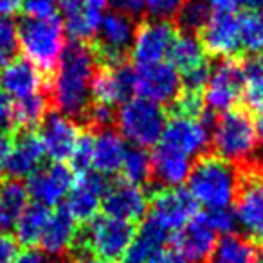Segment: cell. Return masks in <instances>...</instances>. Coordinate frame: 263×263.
Listing matches in <instances>:
<instances>
[{"label": "cell", "mask_w": 263, "mask_h": 263, "mask_svg": "<svg viewBox=\"0 0 263 263\" xmlns=\"http://www.w3.org/2000/svg\"><path fill=\"white\" fill-rule=\"evenodd\" d=\"M0 88L20 101L45 90V78L26 58H15L0 70Z\"/></svg>", "instance_id": "cell-22"}, {"label": "cell", "mask_w": 263, "mask_h": 263, "mask_svg": "<svg viewBox=\"0 0 263 263\" xmlns=\"http://www.w3.org/2000/svg\"><path fill=\"white\" fill-rule=\"evenodd\" d=\"M29 200V193L22 180L6 179L0 182V233H9L15 229L16 222Z\"/></svg>", "instance_id": "cell-29"}, {"label": "cell", "mask_w": 263, "mask_h": 263, "mask_svg": "<svg viewBox=\"0 0 263 263\" xmlns=\"http://www.w3.org/2000/svg\"><path fill=\"white\" fill-rule=\"evenodd\" d=\"M22 8L31 18H51L60 9V0H24Z\"/></svg>", "instance_id": "cell-41"}, {"label": "cell", "mask_w": 263, "mask_h": 263, "mask_svg": "<svg viewBox=\"0 0 263 263\" xmlns=\"http://www.w3.org/2000/svg\"><path fill=\"white\" fill-rule=\"evenodd\" d=\"M60 11L63 15V29L74 42L85 44L96 36L103 15L94 13L83 6L81 0H60Z\"/></svg>", "instance_id": "cell-26"}, {"label": "cell", "mask_w": 263, "mask_h": 263, "mask_svg": "<svg viewBox=\"0 0 263 263\" xmlns=\"http://www.w3.org/2000/svg\"><path fill=\"white\" fill-rule=\"evenodd\" d=\"M134 236H136L134 223L106 215L96 216L81 229H78L69 261L123 263Z\"/></svg>", "instance_id": "cell-2"}, {"label": "cell", "mask_w": 263, "mask_h": 263, "mask_svg": "<svg viewBox=\"0 0 263 263\" xmlns=\"http://www.w3.org/2000/svg\"><path fill=\"white\" fill-rule=\"evenodd\" d=\"M211 15L213 13L205 0H186L180 11L177 13V22L184 33L193 34L204 29Z\"/></svg>", "instance_id": "cell-36"}, {"label": "cell", "mask_w": 263, "mask_h": 263, "mask_svg": "<svg viewBox=\"0 0 263 263\" xmlns=\"http://www.w3.org/2000/svg\"><path fill=\"white\" fill-rule=\"evenodd\" d=\"M243 67L234 58H223L211 67L209 81L204 88V105L209 112L223 114L233 110L243 94Z\"/></svg>", "instance_id": "cell-9"}, {"label": "cell", "mask_w": 263, "mask_h": 263, "mask_svg": "<svg viewBox=\"0 0 263 263\" xmlns=\"http://www.w3.org/2000/svg\"><path fill=\"white\" fill-rule=\"evenodd\" d=\"M166 123H168V114L164 106L144 98L128 99L116 114L117 132L121 137L128 139L134 146L146 150L150 146H157Z\"/></svg>", "instance_id": "cell-6"}, {"label": "cell", "mask_w": 263, "mask_h": 263, "mask_svg": "<svg viewBox=\"0 0 263 263\" xmlns=\"http://www.w3.org/2000/svg\"><path fill=\"white\" fill-rule=\"evenodd\" d=\"M240 170L236 164L205 154L198 157L187 175V191L205 209L229 208L236 200Z\"/></svg>", "instance_id": "cell-3"}, {"label": "cell", "mask_w": 263, "mask_h": 263, "mask_svg": "<svg viewBox=\"0 0 263 263\" xmlns=\"http://www.w3.org/2000/svg\"><path fill=\"white\" fill-rule=\"evenodd\" d=\"M81 2H83V6L87 9H90V11H94V13H99V15H103L105 8L108 6V0H81Z\"/></svg>", "instance_id": "cell-50"}, {"label": "cell", "mask_w": 263, "mask_h": 263, "mask_svg": "<svg viewBox=\"0 0 263 263\" xmlns=\"http://www.w3.org/2000/svg\"><path fill=\"white\" fill-rule=\"evenodd\" d=\"M175 38V27L166 20H152L141 24L132 44V60L137 63V67L164 62Z\"/></svg>", "instance_id": "cell-16"}, {"label": "cell", "mask_w": 263, "mask_h": 263, "mask_svg": "<svg viewBox=\"0 0 263 263\" xmlns=\"http://www.w3.org/2000/svg\"><path fill=\"white\" fill-rule=\"evenodd\" d=\"M74 182H76V173L70 166H67L65 162H51L27 177L26 187L29 197L36 204L52 208L67 198Z\"/></svg>", "instance_id": "cell-13"}, {"label": "cell", "mask_w": 263, "mask_h": 263, "mask_svg": "<svg viewBox=\"0 0 263 263\" xmlns=\"http://www.w3.org/2000/svg\"><path fill=\"white\" fill-rule=\"evenodd\" d=\"M213 150L215 155L243 166L252 161L258 136H256L254 121L245 110H229L216 116L213 123Z\"/></svg>", "instance_id": "cell-5"}, {"label": "cell", "mask_w": 263, "mask_h": 263, "mask_svg": "<svg viewBox=\"0 0 263 263\" xmlns=\"http://www.w3.org/2000/svg\"><path fill=\"white\" fill-rule=\"evenodd\" d=\"M24 0H0V16H11L22 9Z\"/></svg>", "instance_id": "cell-49"}, {"label": "cell", "mask_w": 263, "mask_h": 263, "mask_svg": "<svg viewBox=\"0 0 263 263\" xmlns=\"http://www.w3.org/2000/svg\"><path fill=\"white\" fill-rule=\"evenodd\" d=\"M76 236H78L76 220L70 216V213L65 209V205H62L54 213H51L38 243L42 247V252H45L47 256L67 261L70 251L74 247Z\"/></svg>", "instance_id": "cell-21"}, {"label": "cell", "mask_w": 263, "mask_h": 263, "mask_svg": "<svg viewBox=\"0 0 263 263\" xmlns=\"http://www.w3.org/2000/svg\"><path fill=\"white\" fill-rule=\"evenodd\" d=\"M136 94V69L128 63L101 65L92 80V101L116 106Z\"/></svg>", "instance_id": "cell-18"}, {"label": "cell", "mask_w": 263, "mask_h": 263, "mask_svg": "<svg viewBox=\"0 0 263 263\" xmlns=\"http://www.w3.org/2000/svg\"><path fill=\"white\" fill-rule=\"evenodd\" d=\"M58 261H63V259H54L45 254V252L36 251L34 247H31L26 249L24 252H20L15 263H58Z\"/></svg>", "instance_id": "cell-46"}, {"label": "cell", "mask_w": 263, "mask_h": 263, "mask_svg": "<svg viewBox=\"0 0 263 263\" xmlns=\"http://www.w3.org/2000/svg\"><path fill=\"white\" fill-rule=\"evenodd\" d=\"M18 52V31L16 24L8 16H0V67L8 65Z\"/></svg>", "instance_id": "cell-38"}, {"label": "cell", "mask_w": 263, "mask_h": 263, "mask_svg": "<svg viewBox=\"0 0 263 263\" xmlns=\"http://www.w3.org/2000/svg\"><path fill=\"white\" fill-rule=\"evenodd\" d=\"M92 157H94V132L81 130L74 152L70 155V168L74 173H87L92 168Z\"/></svg>", "instance_id": "cell-37"}, {"label": "cell", "mask_w": 263, "mask_h": 263, "mask_svg": "<svg viewBox=\"0 0 263 263\" xmlns=\"http://www.w3.org/2000/svg\"><path fill=\"white\" fill-rule=\"evenodd\" d=\"M98 70L92 47L81 42L65 45L58 67L45 81L52 110L74 119L81 126L87 110L92 105V80Z\"/></svg>", "instance_id": "cell-1"}, {"label": "cell", "mask_w": 263, "mask_h": 263, "mask_svg": "<svg viewBox=\"0 0 263 263\" xmlns=\"http://www.w3.org/2000/svg\"><path fill=\"white\" fill-rule=\"evenodd\" d=\"M16 31H18V47L22 49L26 60L33 63L47 81L58 67L62 52L65 49V29L62 18L26 16L20 20Z\"/></svg>", "instance_id": "cell-4"}, {"label": "cell", "mask_w": 263, "mask_h": 263, "mask_svg": "<svg viewBox=\"0 0 263 263\" xmlns=\"http://www.w3.org/2000/svg\"><path fill=\"white\" fill-rule=\"evenodd\" d=\"M148 263H187V261L179 251L166 247V249H162L161 252H157Z\"/></svg>", "instance_id": "cell-48"}, {"label": "cell", "mask_w": 263, "mask_h": 263, "mask_svg": "<svg viewBox=\"0 0 263 263\" xmlns=\"http://www.w3.org/2000/svg\"><path fill=\"white\" fill-rule=\"evenodd\" d=\"M197 202L184 187H159L150 191L148 218L166 231H180L197 215Z\"/></svg>", "instance_id": "cell-11"}, {"label": "cell", "mask_w": 263, "mask_h": 263, "mask_svg": "<svg viewBox=\"0 0 263 263\" xmlns=\"http://www.w3.org/2000/svg\"><path fill=\"white\" fill-rule=\"evenodd\" d=\"M216 245V233L205 220L204 213L195 215L173 238V249L186 258L187 263H208Z\"/></svg>", "instance_id": "cell-19"}, {"label": "cell", "mask_w": 263, "mask_h": 263, "mask_svg": "<svg viewBox=\"0 0 263 263\" xmlns=\"http://www.w3.org/2000/svg\"><path fill=\"white\" fill-rule=\"evenodd\" d=\"M18 254V241L9 233H0V263H15Z\"/></svg>", "instance_id": "cell-44"}, {"label": "cell", "mask_w": 263, "mask_h": 263, "mask_svg": "<svg viewBox=\"0 0 263 263\" xmlns=\"http://www.w3.org/2000/svg\"><path fill=\"white\" fill-rule=\"evenodd\" d=\"M200 42L204 51L216 58H233L240 52V24L234 15L213 13L209 22L200 31Z\"/></svg>", "instance_id": "cell-20"}, {"label": "cell", "mask_w": 263, "mask_h": 263, "mask_svg": "<svg viewBox=\"0 0 263 263\" xmlns=\"http://www.w3.org/2000/svg\"><path fill=\"white\" fill-rule=\"evenodd\" d=\"M136 24L121 13H106L96 31L94 44L90 45L99 65H117L130 54L136 38Z\"/></svg>", "instance_id": "cell-8"}, {"label": "cell", "mask_w": 263, "mask_h": 263, "mask_svg": "<svg viewBox=\"0 0 263 263\" xmlns=\"http://www.w3.org/2000/svg\"><path fill=\"white\" fill-rule=\"evenodd\" d=\"M49 110H51V103H49L47 92L42 90L13 103V124L20 130H33L42 123Z\"/></svg>", "instance_id": "cell-32"}, {"label": "cell", "mask_w": 263, "mask_h": 263, "mask_svg": "<svg viewBox=\"0 0 263 263\" xmlns=\"http://www.w3.org/2000/svg\"><path fill=\"white\" fill-rule=\"evenodd\" d=\"M38 126H40L38 137L44 144L45 155H49L52 162H63L70 159L81 134L80 124L58 110L51 108Z\"/></svg>", "instance_id": "cell-17"}, {"label": "cell", "mask_w": 263, "mask_h": 263, "mask_svg": "<svg viewBox=\"0 0 263 263\" xmlns=\"http://www.w3.org/2000/svg\"><path fill=\"white\" fill-rule=\"evenodd\" d=\"M240 24L241 49L252 56L263 54V9L261 11H245L238 18Z\"/></svg>", "instance_id": "cell-35"}, {"label": "cell", "mask_w": 263, "mask_h": 263, "mask_svg": "<svg viewBox=\"0 0 263 263\" xmlns=\"http://www.w3.org/2000/svg\"><path fill=\"white\" fill-rule=\"evenodd\" d=\"M170 231L161 227L152 218H144L136 229V236L132 240L123 263H148L157 252L166 249L170 241Z\"/></svg>", "instance_id": "cell-24"}, {"label": "cell", "mask_w": 263, "mask_h": 263, "mask_svg": "<svg viewBox=\"0 0 263 263\" xmlns=\"http://www.w3.org/2000/svg\"><path fill=\"white\" fill-rule=\"evenodd\" d=\"M67 263H90V261H67Z\"/></svg>", "instance_id": "cell-53"}, {"label": "cell", "mask_w": 263, "mask_h": 263, "mask_svg": "<svg viewBox=\"0 0 263 263\" xmlns=\"http://www.w3.org/2000/svg\"><path fill=\"white\" fill-rule=\"evenodd\" d=\"M240 170V182L236 193L238 226L247 233V238L263 243V162L252 159Z\"/></svg>", "instance_id": "cell-7"}, {"label": "cell", "mask_w": 263, "mask_h": 263, "mask_svg": "<svg viewBox=\"0 0 263 263\" xmlns=\"http://www.w3.org/2000/svg\"><path fill=\"white\" fill-rule=\"evenodd\" d=\"M186 0H146V11L154 16L155 20H166L177 16L180 8Z\"/></svg>", "instance_id": "cell-40"}, {"label": "cell", "mask_w": 263, "mask_h": 263, "mask_svg": "<svg viewBox=\"0 0 263 263\" xmlns=\"http://www.w3.org/2000/svg\"><path fill=\"white\" fill-rule=\"evenodd\" d=\"M13 146H15V134L11 130H0V177H4L8 172Z\"/></svg>", "instance_id": "cell-43"}, {"label": "cell", "mask_w": 263, "mask_h": 263, "mask_svg": "<svg viewBox=\"0 0 263 263\" xmlns=\"http://www.w3.org/2000/svg\"><path fill=\"white\" fill-rule=\"evenodd\" d=\"M13 124V101L2 88H0V130H9Z\"/></svg>", "instance_id": "cell-45"}, {"label": "cell", "mask_w": 263, "mask_h": 263, "mask_svg": "<svg viewBox=\"0 0 263 263\" xmlns=\"http://www.w3.org/2000/svg\"><path fill=\"white\" fill-rule=\"evenodd\" d=\"M49 216H51V211L45 205L36 204V202L27 205L15 226V240L18 241V245H24L26 249L34 247L40 241Z\"/></svg>", "instance_id": "cell-30"}, {"label": "cell", "mask_w": 263, "mask_h": 263, "mask_svg": "<svg viewBox=\"0 0 263 263\" xmlns=\"http://www.w3.org/2000/svg\"><path fill=\"white\" fill-rule=\"evenodd\" d=\"M261 263H263V251H261Z\"/></svg>", "instance_id": "cell-54"}, {"label": "cell", "mask_w": 263, "mask_h": 263, "mask_svg": "<svg viewBox=\"0 0 263 263\" xmlns=\"http://www.w3.org/2000/svg\"><path fill=\"white\" fill-rule=\"evenodd\" d=\"M121 179L137 186H152V155L146 148H126L124 161L121 166Z\"/></svg>", "instance_id": "cell-33"}, {"label": "cell", "mask_w": 263, "mask_h": 263, "mask_svg": "<svg viewBox=\"0 0 263 263\" xmlns=\"http://www.w3.org/2000/svg\"><path fill=\"white\" fill-rule=\"evenodd\" d=\"M108 186V177L98 172H87L78 175V180L65 198V209L76 220V223L85 226L98 216Z\"/></svg>", "instance_id": "cell-15"}, {"label": "cell", "mask_w": 263, "mask_h": 263, "mask_svg": "<svg viewBox=\"0 0 263 263\" xmlns=\"http://www.w3.org/2000/svg\"><path fill=\"white\" fill-rule=\"evenodd\" d=\"M205 2L211 13H218V15H234V11L240 6L238 0H205Z\"/></svg>", "instance_id": "cell-47"}, {"label": "cell", "mask_w": 263, "mask_h": 263, "mask_svg": "<svg viewBox=\"0 0 263 263\" xmlns=\"http://www.w3.org/2000/svg\"><path fill=\"white\" fill-rule=\"evenodd\" d=\"M126 154V144L121 134L112 128L94 132V157L92 168L105 177H112L121 172Z\"/></svg>", "instance_id": "cell-25"}, {"label": "cell", "mask_w": 263, "mask_h": 263, "mask_svg": "<svg viewBox=\"0 0 263 263\" xmlns=\"http://www.w3.org/2000/svg\"><path fill=\"white\" fill-rule=\"evenodd\" d=\"M254 128H256V136H258V139L263 143V110L258 112V117H256V121H254Z\"/></svg>", "instance_id": "cell-52"}, {"label": "cell", "mask_w": 263, "mask_h": 263, "mask_svg": "<svg viewBox=\"0 0 263 263\" xmlns=\"http://www.w3.org/2000/svg\"><path fill=\"white\" fill-rule=\"evenodd\" d=\"M101 208L106 216L137 226L148 215L150 191H144L143 186L130 184L123 179L117 182H110L103 197Z\"/></svg>", "instance_id": "cell-14"}, {"label": "cell", "mask_w": 263, "mask_h": 263, "mask_svg": "<svg viewBox=\"0 0 263 263\" xmlns=\"http://www.w3.org/2000/svg\"><path fill=\"white\" fill-rule=\"evenodd\" d=\"M191 166L193 161L157 146L152 155V186L159 184L161 187H179L187 180Z\"/></svg>", "instance_id": "cell-28"}, {"label": "cell", "mask_w": 263, "mask_h": 263, "mask_svg": "<svg viewBox=\"0 0 263 263\" xmlns=\"http://www.w3.org/2000/svg\"><path fill=\"white\" fill-rule=\"evenodd\" d=\"M204 216L208 220V223L211 226V229L216 234H231L236 233L238 220L234 211H231L229 208H218V209H205Z\"/></svg>", "instance_id": "cell-39"}, {"label": "cell", "mask_w": 263, "mask_h": 263, "mask_svg": "<svg viewBox=\"0 0 263 263\" xmlns=\"http://www.w3.org/2000/svg\"><path fill=\"white\" fill-rule=\"evenodd\" d=\"M208 263H261V247L240 233L223 234L216 240Z\"/></svg>", "instance_id": "cell-27"}, {"label": "cell", "mask_w": 263, "mask_h": 263, "mask_svg": "<svg viewBox=\"0 0 263 263\" xmlns=\"http://www.w3.org/2000/svg\"><path fill=\"white\" fill-rule=\"evenodd\" d=\"M182 90V80L177 67L170 62L139 65L136 69V94L161 106L173 105Z\"/></svg>", "instance_id": "cell-12"}, {"label": "cell", "mask_w": 263, "mask_h": 263, "mask_svg": "<svg viewBox=\"0 0 263 263\" xmlns=\"http://www.w3.org/2000/svg\"><path fill=\"white\" fill-rule=\"evenodd\" d=\"M45 157L44 144L36 132L20 130L18 136H15V146L8 164V179H27L38 168H42V161Z\"/></svg>", "instance_id": "cell-23"}, {"label": "cell", "mask_w": 263, "mask_h": 263, "mask_svg": "<svg viewBox=\"0 0 263 263\" xmlns=\"http://www.w3.org/2000/svg\"><path fill=\"white\" fill-rule=\"evenodd\" d=\"M108 4L116 13L128 16V18H139L146 11V0H108Z\"/></svg>", "instance_id": "cell-42"}, {"label": "cell", "mask_w": 263, "mask_h": 263, "mask_svg": "<svg viewBox=\"0 0 263 263\" xmlns=\"http://www.w3.org/2000/svg\"><path fill=\"white\" fill-rule=\"evenodd\" d=\"M168 58L172 60L170 63H173L177 70H180L182 74L208 62L202 42L195 34L190 33H184L175 38L172 49H170Z\"/></svg>", "instance_id": "cell-31"}, {"label": "cell", "mask_w": 263, "mask_h": 263, "mask_svg": "<svg viewBox=\"0 0 263 263\" xmlns=\"http://www.w3.org/2000/svg\"><path fill=\"white\" fill-rule=\"evenodd\" d=\"M243 94L241 99L251 110H263V56H252L243 63Z\"/></svg>", "instance_id": "cell-34"}, {"label": "cell", "mask_w": 263, "mask_h": 263, "mask_svg": "<svg viewBox=\"0 0 263 263\" xmlns=\"http://www.w3.org/2000/svg\"><path fill=\"white\" fill-rule=\"evenodd\" d=\"M209 141V126L202 119L172 114L157 146L193 161L208 154Z\"/></svg>", "instance_id": "cell-10"}, {"label": "cell", "mask_w": 263, "mask_h": 263, "mask_svg": "<svg viewBox=\"0 0 263 263\" xmlns=\"http://www.w3.org/2000/svg\"><path fill=\"white\" fill-rule=\"evenodd\" d=\"M238 2L247 11H261L263 9V0H238Z\"/></svg>", "instance_id": "cell-51"}]
</instances>
